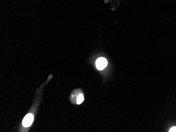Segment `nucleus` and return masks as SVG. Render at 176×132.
<instances>
[{
    "mask_svg": "<svg viewBox=\"0 0 176 132\" xmlns=\"http://www.w3.org/2000/svg\"><path fill=\"white\" fill-rule=\"evenodd\" d=\"M169 132H176V126H174V127H172L171 128H170V130L169 131Z\"/></svg>",
    "mask_w": 176,
    "mask_h": 132,
    "instance_id": "4",
    "label": "nucleus"
},
{
    "mask_svg": "<svg viewBox=\"0 0 176 132\" xmlns=\"http://www.w3.org/2000/svg\"><path fill=\"white\" fill-rule=\"evenodd\" d=\"M83 101H84V96H83V94H79V95L77 98V103L78 104H80L83 102Z\"/></svg>",
    "mask_w": 176,
    "mask_h": 132,
    "instance_id": "3",
    "label": "nucleus"
},
{
    "mask_svg": "<svg viewBox=\"0 0 176 132\" xmlns=\"http://www.w3.org/2000/svg\"><path fill=\"white\" fill-rule=\"evenodd\" d=\"M108 65L107 60L104 57H100L95 62L96 67L99 70H103L107 67Z\"/></svg>",
    "mask_w": 176,
    "mask_h": 132,
    "instance_id": "1",
    "label": "nucleus"
},
{
    "mask_svg": "<svg viewBox=\"0 0 176 132\" xmlns=\"http://www.w3.org/2000/svg\"><path fill=\"white\" fill-rule=\"evenodd\" d=\"M34 120V116L32 114H28L25 116L24 119L23 120L22 124L25 127H29L32 124L33 121Z\"/></svg>",
    "mask_w": 176,
    "mask_h": 132,
    "instance_id": "2",
    "label": "nucleus"
}]
</instances>
